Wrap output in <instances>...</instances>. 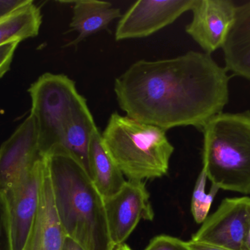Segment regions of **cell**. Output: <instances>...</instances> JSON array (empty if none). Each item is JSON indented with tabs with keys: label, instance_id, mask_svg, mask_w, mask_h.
<instances>
[{
	"label": "cell",
	"instance_id": "6da1fadb",
	"mask_svg": "<svg viewBox=\"0 0 250 250\" xmlns=\"http://www.w3.org/2000/svg\"><path fill=\"white\" fill-rule=\"evenodd\" d=\"M227 69L210 54L190 51L179 57L131 65L117 78L120 109L137 121L164 130L201 129L229 102Z\"/></svg>",
	"mask_w": 250,
	"mask_h": 250
},
{
	"label": "cell",
	"instance_id": "7a4b0ae2",
	"mask_svg": "<svg viewBox=\"0 0 250 250\" xmlns=\"http://www.w3.org/2000/svg\"><path fill=\"white\" fill-rule=\"evenodd\" d=\"M43 158L66 236L85 250H114L104 198L83 165L62 146L53 148Z\"/></svg>",
	"mask_w": 250,
	"mask_h": 250
},
{
	"label": "cell",
	"instance_id": "3957f363",
	"mask_svg": "<svg viewBox=\"0 0 250 250\" xmlns=\"http://www.w3.org/2000/svg\"><path fill=\"white\" fill-rule=\"evenodd\" d=\"M101 136L104 148L129 181L167 174L174 147L164 129L114 113Z\"/></svg>",
	"mask_w": 250,
	"mask_h": 250
},
{
	"label": "cell",
	"instance_id": "277c9868",
	"mask_svg": "<svg viewBox=\"0 0 250 250\" xmlns=\"http://www.w3.org/2000/svg\"><path fill=\"white\" fill-rule=\"evenodd\" d=\"M201 132L203 168L211 185L250 195V112L220 113Z\"/></svg>",
	"mask_w": 250,
	"mask_h": 250
},
{
	"label": "cell",
	"instance_id": "5b68a950",
	"mask_svg": "<svg viewBox=\"0 0 250 250\" xmlns=\"http://www.w3.org/2000/svg\"><path fill=\"white\" fill-rule=\"evenodd\" d=\"M31 114L36 120L40 154L44 157L62 145L64 129L81 94L76 82L64 74L45 73L28 90Z\"/></svg>",
	"mask_w": 250,
	"mask_h": 250
},
{
	"label": "cell",
	"instance_id": "8992f818",
	"mask_svg": "<svg viewBox=\"0 0 250 250\" xmlns=\"http://www.w3.org/2000/svg\"><path fill=\"white\" fill-rule=\"evenodd\" d=\"M44 158L37 160L4 192L8 205L13 250H25L39 206Z\"/></svg>",
	"mask_w": 250,
	"mask_h": 250
},
{
	"label": "cell",
	"instance_id": "52a82bcc",
	"mask_svg": "<svg viewBox=\"0 0 250 250\" xmlns=\"http://www.w3.org/2000/svg\"><path fill=\"white\" fill-rule=\"evenodd\" d=\"M250 226V198H226L191 240L229 250H245Z\"/></svg>",
	"mask_w": 250,
	"mask_h": 250
},
{
	"label": "cell",
	"instance_id": "ba28073f",
	"mask_svg": "<svg viewBox=\"0 0 250 250\" xmlns=\"http://www.w3.org/2000/svg\"><path fill=\"white\" fill-rule=\"evenodd\" d=\"M110 237L114 246L125 244L141 220L152 221L154 210L145 183L125 182L121 190L104 199Z\"/></svg>",
	"mask_w": 250,
	"mask_h": 250
},
{
	"label": "cell",
	"instance_id": "9c48e42d",
	"mask_svg": "<svg viewBox=\"0 0 250 250\" xmlns=\"http://www.w3.org/2000/svg\"><path fill=\"white\" fill-rule=\"evenodd\" d=\"M195 0H140L122 16L116 28V41L146 38L173 23L192 10Z\"/></svg>",
	"mask_w": 250,
	"mask_h": 250
},
{
	"label": "cell",
	"instance_id": "30bf717a",
	"mask_svg": "<svg viewBox=\"0 0 250 250\" xmlns=\"http://www.w3.org/2000/svg\"><path fill=\"white\" fill-rule=\"evenodd\" d=\"M236 5L229 0H195L187 33L207 54L223 48L233 25Z\"/></svg>",
	"mask_w": 250,
	"mask_h": 250
},
{
	"label": "cell",
	"instance_id": "8fae6325",
	"mask_svg": "<svg viewBox=\"0 0 250 250\" xmlns=\"http://www.w3.org/2000/svg\"><path fill=\"white\" fill-rule=\"evenodd\" d=\"M41 158L38 125L30 114L0 148V192L10 189Z\"/></svg>",
	"mask_w": 250,
	"mask_h": 250
},
{
	"label": "cell",
	"instance_id": "7c38bea8",
	"mask_svg": "<svg viewBox=\"0 0 250 250\" xmlns=\"http://www.w3.org/2000/svg\"><path fill=\"white\" fill-rule=\"evenodd\" d=\"M44 162L38 214L25 250H62L66 237L56 211L45 159Z\"/></svg>",
	"mask_w": 250,
	"mask_h": 250
},
{
	"label": "cell",
	"instance_id": "4fadbf2b",
	"mask_svg": "<svg viewBox=\"0 0 250 250\" xmlns=\"http://www.w3.org/2000/svg\"><path fill=\"white\" fill-rule=\"evenodd\" d=\"M222 48L228 71L250 81V1L236 6L233 25Z\"/></svg>",
	"mask_w": 250,
	"mask_h": 250
},
{
	"label": "cell",
	"instance_id": "5bb4252c",
	"mask_svg": "<svg viewBox=\"0 0 250 250\" xmlns=\"http://www.w3.org/2000/svg\"><path fill=\"white\" fill-rule=\"evenodd\" d=\"M73 4L68 32H76L77 37L67 46L78 45L88 37L106 29L113 21L123 16L121 10L109 1L79 0Z\"/></svg>",
	"mask_w": 250,
	"mask_h": 250
},
{
	"label": "cell",
	"instance_id": "9a60e30c",
	"mask_svg": "<svg viewBox=\"0 0 250 250\" xmlns=\"http://www.w3.org/2000/svg\"><path fill=\"white\" fill-rule=\"evenodd\" d=\"M96 129L98 127L88 107L86 99L81 95L67 120L62 146L83 165L89 175V145L92 135Z\"/></svg>",
	"mask_w": 250,
	"mask_h": 250
},
{
	"label": "cell",
	"instance_id": "2e32d148",
	"mask_svg": "<svg viewBox=\"0 0 250 250\" xmlns=\"http://www.w3.org/2000/svg\"><path fill=\"white\" fill-rule=\"evenodd\" d=\"M89 163V176L104 199L111 198L121 190L126 181L104 148L98 128L91 139Z\"/></svg>",
	"mask_w": 250,
	"mask_h": 250
},
{
	"label": "cell",
	"instance_id": "e0dca14e",
	"mask_svg": "<svg viewBox=\"0 0 250 250\" xmlns=\"http://www.w3.org/2000/svg\"><path fill=\"white\" fill-rule=\"evenodd\" d=\"M42 23L41 10L32 0L0 19V46L37 36Z\"/></svg>",
	"mask_w": 250,
	"mask_h": 250
},
{
	"label": "cell",
	"instance_id": "ac0fdd59",
	"mask_svg": "<svg viewBox=\"0 0 250 250\" xmlns=\"http://www.w3.org/2000/svg\"><path fill=\"white\" fill-rule=\"evenodd\" d=\"M207 179L206 170L202 168L195 183L191 203V211L194 220L198 224L204 223L208 217L211 204L220 189L211 185L209 193H206Z\"/></svg>",
	"mask_w": 250,
	"mask_h": 250
},
{
	"label": "cell",
	"instance_id": "d6986e66",
	"mask_svg": "<svg viewBox=\"0 0 250 250\" xmlns=\"http://www.w3.org/2000/svg\"><path fill=\"white\" fill-rule=\"evenodd\" d=\"M0 250H13L7 199L0 192Z\"/></svg>",
	"mask_w": 250,
	"mask_h": 250
},
{
	"label": "cell",
	"instance_id": "ffe728a7",
	"mask_svg": "<svg viewBox=\"0 0 250 250\" xmlns=\"http://www.w3.org/2000/svg\"><path fill=\"white\" fill-rule=\"evenodd\" d=\"M144 250H191L188 242L166 235L156 236Z\"/></svg>",
	"mask_w": 250,
	"mask_h": 250
},
{
	"label": "cell",
	"instance_id": "44dd1931",
	"mask_svg": "<svg viewBox=\"0 0 250 250\" xmlns=\"http://www.w3.org/2000/svg\"><path fill=\"white\" fill-rule=\"evenodd\" d=\"M19 42L10 43L0 46V78L2 77L10 69L15 51Z\"/></svg>",
	"mask_w": 250,
	"mask_h": 250
},
{
	"label": "cell",
	"instance_id": "7402d4cb",
	"mask_svg": "<svg viewBox=\"0 0 250 250\" xmlns=\"http://www.w3.org/2000/svg\"><path fill=\"white\" fill-rule=\"evenodd\" d=\"M29 0H0V19L28 2Z\"/></svg>",
	"mask_w": 250,
	"mask_h": 250
},
{
	"label": "cell",
	"instance_id": "603a6c76",
	"mask_svg": "<svg viewBox=\"0 0 250 250\" xmlns=\"http://www.w3.org/2000/svg\"><path fill=\"white\" fill-rule=\"evenodd\" d=\"M188 244L191 250H229L224 249V248H218V247L212 246V245L193 242L192 240L188 242Z\"/></svg>",
	"mask_w": 250,
	"mask_h": 250
},
{
	"label": "cell",
	"instance_id": "cb8c5ba5",
	"mask_svg": "<svg viewBox=\"0 0 250 250\" xmlns=\"http://www.w3.org/2000/svg\"><path fill=\"white\" fill-rule=\"evenodd\" d=\"M62 250H85L71 238L66 236L63 245Z\"/></svg>",
	"mask_w": 250,
	"mask_h": 250
},
{
	"label": "cell",
	"instance_id": "d4e9b609",
	"mask_svg": "<svg viewBox=\"0 0 250 250\" xmlns=\"http://www.w3.org/2000/svg\"><path fill=\"white\" fill-rule=\"evenodd\" d=\"M245 250H250V226L248 236H247L246 241H245Z\"/></svg>",
	"mask_w": 250,
	"mask_h": 250
},
{
	"label": "cell",
	"instance_id": "484cf974",
	"mask_svg": "<svg viewBox=\"0 0 250 250\" xmlns=\"http://www.w3.org/2000/svg\"><path fill=\"white\" fill-rule=\"evenodd\" d=\"M114 250H132L128 245L123 244V245H120V246H117L114 248Z\"/></svg>",
	"mask_w": 250,
	"mask_h": 250
},
{
	"label": "cell",
	"instance_id": "4316f807",
	"mask_svg": "<svg viewBox=\"0 0 250 250\" xmlns=\"http://www.w3.org/2000/svg\"></svg>",
	"mask_w": 250,
	"mask_h": 250
}]
</instances>
